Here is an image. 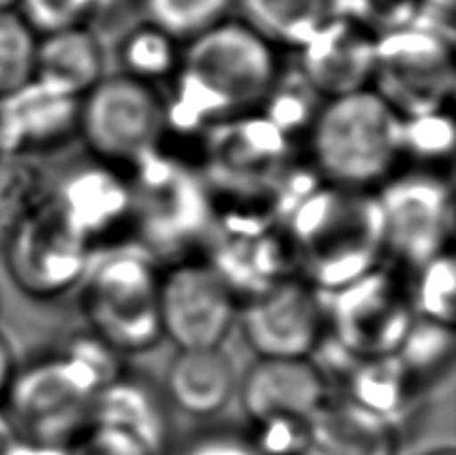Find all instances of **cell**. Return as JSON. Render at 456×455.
Returning <instances> with one entry per match:
<instances>
[{
	"instance_id": "30",
	"label": "cell",
	"mask_w": 456,
	"mask_h": 455,
	"mask_svg": "<svg viewBox=\"0 0 456 455\" xmlns=\"http://www.w3.org/2000/svg\"><path fill=\"white\" fill-rule=\"evenodd\" d=\"M16 432L11 426V421L4 416V411L0 410V455H11L16 443Z\"/></svg>"
},
{
	"instance_id": "26",
	"label": "cell",
	"mask_w": 456,
	"mask_h": 455,
	"mask_svg": "<svg viewBox=\"0 0 456 455\" xmlns=\"http://www.w3.org/2000/svg\"><path fill=\"white\" fill-rule=\"evenodd\" d=\"M101 3L102 0H19L16 11L38 37H43L56 30L85 27Z\"/></svg>"
},
{
	"instance_id": "20",
	"label": "cell",
	"mask_w": 456,
	"mask_h": 455,
	"mask_svg": "<svg viewBox=\"0 0 456 455\" xmlns=\"http://www.w3.org/2000/svg\"><path fill=\"white\" fill-rule=\"evenodd\" d=\"M454 353L452 325L414 317L401 345L393 353L409 376L428 392L451 371Z\"/></svg>"
},
{
	"instance_id": "31",
	"label": "cell",
	"mask_w": 456,
	"mask_h": 455,
	"mask_svg": "<svg viewBox=\"0 0 456 455\" xmlns=\"http://www.w3.org/2000/svg\"><path fill=\"white\" fill-rule=\"evenodd\" d=\"M19 0H0V11H16Z\"/></svg>"
},
{
	"instance_id": "10",
	"label": "cell",
	"mask_w": 456,
	"mask_h": 455,
	"mask_svg": "<svg viewBox=\"0 0 456 455\" xmlns=\"http://www.w3.org/2000/svg\"><path fill=\"white\" fill-rule=\"evenodd\" d=\"M248 424L273 419L311 421L330 400V381L313 357L260 360L239 377L236 389Z\"/></svg>"
},
{
	"instance_id": "25",
	"label": "cell",
	"mask_w": 456,
	"mask_h": 455,
	"mask_svg": "<svg viewBox=\"0 0 456 455\" xmlns=\"http://www.w3.org/2000/svg\"><path fill=\"white\" fill-rule=\"evenodd\" d=\"M167 455H266L247 427L207 424L175 440Z\"/></svg>"
},
{
	"instance_id": "23",
	"label": "cell",
	"mask_w": 456,
	"mask_h": 455,
	"mask_svg": "<svg viewBox=\"0 0 456 455\" xmlns=\"http://www.w3.org/2000/svg\"><path fill=\"white\" fill-rule=\"evenodd\" d=\"M38 35L19 11H0V99L37 75Z\"/></svg>"
},
{
	"instance_id": "2",
	"label": "cell",
	"mask_w": 456,
	"mask_h": 455,
	"mask_svg": "<svg viewBox=\"0 0 456 455\" xmlns=\"http://www.w3.org/2000/svg\"><path fill=\"white\" fill-rule=\"evenodd\" d=\"M170 115L208 123L255 111L276 91L279 51L239 19H228L183 45Z\"/></svg>"
},
{
	"instance_id": "21",
	"label": "cell",
	"mask_w": 456,
	"mask_h": 455,
	"mask_svg": "<svg viewBox=\"0 0 456 455\" xmlns=\"http://www.w3.org/2000/svg\"><path fill=\"white\" fill-rule=\"evenodd\" d=\"M183 45L178 40L152 24L142 22L122 37L118 62L122 75L154 85L175 77Z\"/></svg>"
},
{
	"instance_id": "17",
	"label": "cell",
	"mask_w": 456,
	"mask_h": 455,
	"mask_svg": "<svg viewBox=\"0 0 456 455\" xmlns=\"http://www.w3.org/2000/svg\"><path fill=\"white\" fill-rule=\"evenodd\" d=\"M401 437L345 397H330L308 421L300 455H398Z\"/></svg>"
},
{
	"instance_id": "15",
	"label": "cell",
	"mask_w": 456,
	"mask_h": 455,
	"mask_svg": "<svg viewBox=\"0 0 456 455\" xmlns=\"http://www.w3.org/2000/svg\"><path fill=\"white\" fill-rule=\"evenodd\" d=\"M236 389L234 361L223 347L178 349L162 384L170 408L202 421L221 416L236 397Z\"/></svg>"
},
{
	"instance_id": "1",
	"label": "cell",
	"mask_w": 456,
	"mask_h": 455,
	"mask_svg": "<svg viewBox=\"0 0 456 455\" xmlns=\"http://www.w3.org/2000/svg\"><path fill=\"white\" fill-rule=\"evenodd\" d=\"M126 368L85 327L16 363L0 410L22 440L69 448L91 421L96 397Z\"/></svg>"
},
{
	"instance_id": "11",
	"label": "cell",
	"mask_w": 456,
	"mask_h": 455,
	"mask_svg": "<svg viewBox=\"0 0 456 455\" xmlns=\"http://www.w3.org/2000/svg\"><path fill=\"white\" fill-rule=\"evenodd\" d=\"M390 191L379 205L382 247L412 267L443 255L451 223L443 186L425 178L390 186Z\"/></svg>"
},
{
	"instance_id": "9",
	"label": "cell",
	"mask_w": 456,
	"mask_h": 455,
	"mask_svg": "<svg viewBox=\"0 0 456 455\" xmlns=\"http://www.w3.org/2000/svg\"><path fill=\"white\" fill-rule=\"evenodd\" d=\"M236 325L260 360H308L327 335L322 294L290 275L240 303Z\"/></svg>"
},
{
	"instance_id": "22",
	"label": "cell",
	"mask_w": 456,
	"mask_h": 455,
	"mask_svg": "<svg viewBox=\"0 0 456 455\" xmlns=\"http://www.w3.org/2000/svg\"><path fill=\"white\" fill-rule=\"evenodd\" d=\"M234 0H142L144 22L186 45L231 19Z\"/></svg>"
},
{
	"instance_id": "16",
	"label": "cell",
	"mask_w": 456,
	"mask_h": 455,
	"mask_svg": "<svg viewBox=\"0 0 456 455\" xmlns=\"http://www.w3.org/2000/svg\"><path fill=\"white\" fill-rule=\"evenodd\" d=\"M346 401L369 416L385 421L403 435V429L417 418L427 392L395 355L354 361L340 377Z\"/></svg>"
},
{
	"instance_id": "27",
	"label": "cell",
	"mask_w": 456,
	"mask_h": 455,
	"mask_svg": "<svg viewBox=\"0 0 456 455\" xmlns=\"http://www.w3.org/2000/svg\"><path fill=\"white\" fill-rule=\"evenodd\" d=\"M69 455H159L149 445L130 435L120 432L117 427L93 424L80 432L69 445Z\"/></svg>"
},
{
	"instance_id": "29",
	"label": "cell",
	"mask_w": 456,
	"mask_h": 455,
	"mask_svg": "<svg viewBox=\"0 0 456 455\" xmlns=\"http://www.w3.org/2000/svg\"><path fill=\"white\" fill-rule=\"evenodd\" d=\"M11 455H69L67 445H53V443H38L28 442L22 437H16V443Z\"/></svg>"
},
{
	"instance_id": "5",
	"label": "cell",
	"mask_w": 456,
	"mask_h": 455,
	"mask_svg": "<svg viewBox=\"0 0 456 455\" xmlns=\"http://www.w3.org/2000/svg\"><path fill=\"white\" fill-rule=\"evenodd\" d=\"M167 128V101L154 85L122 72L104 75L80 99V139L96 161L112 169L149 159Z\"/></svg>"
},
{
	"instance_id": "32",
	"label": "cell",
	"mask_w": 456,
	"mask_h": 455,
	"mask_svg": "<svg viewBox=\"0 0 456 455\" xmlns=\"http://www.w3.org/2000/svg\"><path fill=\"white\" fill-rule=\"evenodd\" d=\"M422 455H454V450L452 448H435V450H430V451L422 453Z\"/></svg>"
},
{
	"instance_id": "6",
	"label": "cell",
	"mask_w": 456,
	"mask_h": 455,
	"mask_svg": "<svg viewBox=\"0 0 456 455\" xmlns=\"http://www.w3.org/2000/svg\"><path fill=\"white\" fill-rule=\"evenodd\" d=\"M322 297L330 343L348 361L393 355L414 321L406 287L379 269Z\"/></svg>"
},
{
	"instance_id": "3",
	"label": "cell",
	"mask_w": 456,
	"mask_h": 455,
	"mask_svg": "<svg viewBox=\"0 0 456 455\" xmlns=\"http://www.w3.org/2000/svg\"><path fill=\"white\" fill-rule=\"evenodd\" d=\"M314 167L342 191L390 181L406 153L404 119L388 96L358 88L324 101L311 120Z\"/></svg>"
},
{
	"instance_id": "24",
	"label": "cell",
	"mask_w": 456,
	"mask_h": 455,
	"mask_svg": "<svg viewBox=\"0 0 456 455\" xmlns=\"http://www.w3.org/2000/svg\"><path fill=\"white\" fill-rule=\"evenodd\" d=\"M417 279L406 287L414 317L452 325L454 321V265L449 253H443L417 267Z\"/></svg>"
},
{
	"instance_id": "4",
	"label": "cell",
	"mask_w": 456,
	"mask_h": 455,
	"mask_svg": "<svg viewBox=\"0 0 456 455\" xmlns=\"http://www.w3.org/2000/svg\"><path fill=\"white\" fill-rule=\"evenodd\" d=\"M162 271L152 255L117 249L91 263L80 283L86 329L122 357L141 355L162 339L159 294Z\"/></svg>"
},
{
	"instance_id": "12",
	"label": "cell",
	"mask_w": 456,
	"mask_h": 455,
	"mask_svg": "<svg viewBox=\"0 0 456 455\" xmlns=\"http://www.w3.org/2000/svg\"><path fill=\"white\" fill-rule=\"evenodd\" d=\"M80 99L32 79L0 99V157L61 147L78 135Z\"/></svg>"
},
{
	"instance_id": "8",
	"label": "cell",
	"mask_w": 456,
	"mask_h": 455,
	"mask_svg": "<svg viewBox=\"0 0 456 455\" xmlns=\"http://www.w3.org/2000/svg\"><path fill=\"white\" fill-rule=\"evenodd\" d=\"M240 303L208 259L170 263L160 277L162 337L176 349H218L239 319Z\"/></svg>"
},
{
	"instance_id": "28",
	"label": "cell",
	"mask_w": 456,
	"mask_h": 455,
	"mask_svg": "<svg viewBox=\"0 0 456 455\" xmlns=\"http://www.w3.org/2000/svg\"><path fill=\"white\" fill-rule=\"evenodd\" d=\"M16 363H19V360H16L14 355V347L11 343V339L0 331V403L4 400L8 385H11Z\"/></svg>"
},
{
	"instance_id": "14",
	"label": "cell",
	"mask_w": 456,
	"mask_h": 455,
	"mask_svg": "<svg viewBox=\"0 0 456 455\" xmlns=\"http://www.w3.org/2000/svg\"><path fill=\"white\" fill-rule=\"evenodd\" d=\"M303 51L305 77L327 99L366 88L379 67V46L354 24L330 19Z\"/></svg>"
},
{
	"instance_id": "19",
	"label": "cell",
	"mask_w": 456,
	"mask_h": 455,
	"mask_svg": "<svg viewBox=\"0 0 456 455\" xmlns=\"http://www.w3.org/2000/svg\"><path fill=\"white\" fill-rule=\"evenodd\" d=\"M234 11L276 51H300L332 19V0H234Z\"/></svg>"
},
{
	"instance_id": "13",
	"label": "cell",
	"mask_w": 456,
	"mask_h": 455,
	"mask_svg": "<svg viewBox=\"0 0 456 455\" xmlns=\"http://www.w3.org/2000/svg\"><path fill=\"white\" fill-rule=\"evenodd\" d=\"M162 385L146 373L126 368L96 397L93 424L117 427L167 455L173 445V416Z\"/></svg>"
},
{
	"instance_id": "18",
	"label": "cell",
	"mask_w": 456,
	"mask_h": 455,
	"mask_svg": "<svg viewBox=\"0 0 456 455\" xmlns=\"http://www.w3.org/2000/svg\"><path fill=\"white\" fill-rule=\"evenodd\" d=\"M102 77V45L86 24L38 37L35 79L83 99Z\"/></svg>"
},
{
	"instance_id": "7",
	"label": "cell",
	"mask_w": 456,
	"mask_h": 455,
	"mask_svg": "<svg viewBox=\"0 0 456 455\" xmlns=\"http://www.w3.org/2000/svg\"><path fill=\"white\" fill-rule=\"evenodd\" d=\"M93 249L53 203L24 215L6 235L4 267L14 287L35 302H54L80 287Z\"/></svg>"
}]
</instances>
